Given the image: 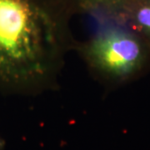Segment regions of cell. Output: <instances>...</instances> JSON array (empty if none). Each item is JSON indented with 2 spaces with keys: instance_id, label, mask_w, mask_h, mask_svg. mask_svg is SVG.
Wrapping results in <instances>:
<instances>
[{
  "instance_id": "6da1fadb",
  "label": "cell",
  "mask_w": 150,
  "mask_h": 150,
  "mask_svg": "<svg viewBox=\"0 0 150 150\" xmlns=\"http://www.w3.org/2000/svg\"><path fill=\"white\" fill-rule=\"evenodd\" d=\"M63 0H0V92L36 95L56 85L74 45Z\"/></svg>"
},
{
  "instance_id": "7a4b0ae2",
  "label": "cell",
  "mask_w": 150,
  "mask_h": 150,
  "mask_svg": "<svg viewBox=\"0 0 150 150\" xmlns=\"http://www.w3.org/2000/svg\"><path fill=\"white\" fill-rule=\"evenodd\" d=\"M97 29L76 48L98 80L119 85L138 79L150 65V48L122 20L98 18Z\"/></svg>"
},
{
  "instance_id": "3957f363",
  "label": "cell",
  "mask_w": 150,
  "mask_h": 150,
  "mask_svg": "<svg viewBox=\"0 0 150 150\" xmlns=\"http://www.w3.org/2000/svg\"><path fill=\"white\" fill-rule=\"evenodd\" d=\"M73 14L88 13L98 18L123 20L132 0H63Z\"/></svg>"
},
{
  "instance_id": "277c9868",
  "label": "cell",
  "mask_w": 150,
  "mask_h": 150,
  "mask_svg": "<svg viewBox=\"0 0 150 150\" xmlns=\"http://www.w3.org/2000/svg\"><path fill=\"white\" fill-rule=\"evenodd\" d=\"M150 48V0H132L123 20Z\"/></svg>"
},
{
  "instance_id": "5b68a950",
  "label": "cell",
  "mask_w": 150,
  "mask_h": 150,
  "mask_svg": "<svg viewBox=\"0 0 150 150\" xmlns=\"http://www.w3.org/2000/svg\"><path fill=\"white\" fill-rule=\"evenodd\" d=\"M4 147H5V140L3 138L2 134H0V150L4 149Z\"/></svg>"
}]
</instances>
